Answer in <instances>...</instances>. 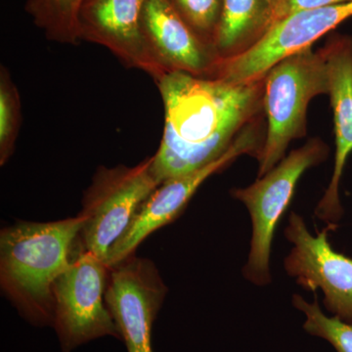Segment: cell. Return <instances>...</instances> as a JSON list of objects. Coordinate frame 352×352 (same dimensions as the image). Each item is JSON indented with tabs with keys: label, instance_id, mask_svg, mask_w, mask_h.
Returning <instances> with one entry per match:
<instances>
[{
	"label": "cell",
	"instance_id": "cell-2",
	"mask_svg": "<svg viewBox=\"0 0 352 352\" xmlns=\"http://www.w3.org/2000/svg\"><path fill=\"white\" fill-rule=\"evenodd\" d=\"M82 219L20 221L0 233V283L20 314L36 326L52 325L53 289L73 259Z\"/></svg>",
	"mask_w": 352,
	"mask_h": 352
},
{
	"label": "cell",
	"instance_id": "cell-16",
	"mask_svg": "<svg viewBox=\"0 0 352 352\" xmlns=\"http://www.w3.org/2000/svg\"><path fill=\"white\" fill-rule=\"evenodd\" d=\"M293 305L307 317L303 329L309 335L327 340L337 352H352V324L324 314L316 300L309 303L295 295Z\"/></svg>",
	"mask_w": 352,
	"mask_h": 352
},
{
	"label": "cell",
	"instance_id": "cell-17",
	"mask_svg": "<svg viewBox=\"0 0 352 352\" xmlns=\"http://www.w3.org/2000/svg\"><path fill=\"white\" fill-rule=\"evenodd\" d=\"M21 126L19 91L6 67L0 69V164L12 156Z\"/></svg>",
	"mask_w": 352,
	"mask_h": 352
},
{
	"label": "cell",
	"instance_id": "cell-14",
	"mask_svg": "<svg viewBox=\"0 0 352 352\" xmlns=\"http://www.w3.org/2000/svg\"><path fill=\"white\" fill-rule=\"evenodd\" d=\"M264 0H222L214 48L220 58L238 54L254 41Z\"/></svg>",
	"mask_w": 352,
	"mask_h": 352
},
{
	"label": "cell",
	"instance_id": "cell-3",
	"mask_svg": "<svg viewBox=\"0 0 352 352\" xmlns=\"http://www.w3.org/2000/svg\"><path fill=\"white\" fill-rule=\"evenodd\" d=\"M329 88L323 48L298 51L266 74L263 105L267 129L258 157V177L284 159L292 141L305 135L308 104L318 95H328Z\"/></svg>",
	"mask_w": 352,
	"mask_h": 352
},
{
	"label": "cell",
	"instance_id": "cell-9",
	"mask_svg": "<svg viewBox=\"0 0 352 352\" xmlns=\"http://www.w3.org/2000/svg\"><path fill=\"white\" fill-rule=\"evenodd\" d=\"M335 227L329 224L312 235L302 217L292 212L285 235L294 247L285 259V268L305 289H320L328 311L352 324V258L331 247L329 231Z\"/></svg>",
	"mask_w": 352,
	"mask_h": 352
},
{
	"label": "cell",
	"instance_id": "cell-7",
	"mask_svg": "<svg viewBox=\"0 0 352 352\" xmlns=\"http://www.w3.org/2000/svg\"><path fill=\"white\" fill-rule=\"evenodd\" d=\"M351 17L352 0L292 14L238 54L220 58L212 78L234 83L261 80L285 58L311 47Z\"/></svg>",
	"mask_w": 352,
	"mask_h": 352
},
{
	"label": "cell",
	"instance_id": "cell-8",
	"mask_svg": "<svg viewBox=\"0 0 352 352\" xmlns=\"http://www.w3.org/2000/svg\"><path fill=\"white\" fill-rule=\"evenodd\" d=\"M263 144L256 120L245 127L230 148L212 163L162 182L139 206L126 232L110 250L106 261L108 267L132 256L150 234L175 219L210 176L223 170L242 155H256L258 157Z\"/></svg>",
	"mask_w": 352,
	"mask_h": 352
},
{
	"label": "cell",
	"instance_id": "cell-19",
	"mask_svg": "<svg viewBox=\"0 0 352 352\" xmlns=\"http://www.w3.org/2000/svg\"><path fill=\"white\" fill-rule=\"evenodd\" d=\"M346 1L349 0H264L263 12L259 18L254 43L271 27L292 14Z\"/></svg>",
	"mask_w": 352,
	"mask_h": 352
},
{
	"label": "cell",
	"instance_id": "cell-6",
	"mask_svg": "<svg viewBox=\"0 0 352 352\" xmlns=\"http://www.w3.org/2000/svg\"><path fill=\"white\" fill-rule=\"evenodd\" d=\"M109 270L105 261L83 249L58 278L52 326L63 352L103 337L120 339L105 302Z\"/></svg>",
	"mask_w": 352,
	"mask_h": 352
},
{
	"label": "cell",
	"instance_id": "cell-10",
	"mask_svg": "<svg viewBox=\"0 0 352 352\" xmlns=\"http://www.w3.org/2000/svg\"><path fill=\"white\" fill-rule=\"evenodd\" d=\"M109 270L105 302L127 352H153L152 330L168 288L153 261L129 256Z\"/></svg>",
	"mask_w": 352,
	"mask_h": 352
},
{
	"label": "cell",
	"instance_id": "cell-1",
	"mask_svg": "<svg viewBox=\"0 0 352 352\" xmlns=\"http://www.w3.org/2000/svg\"><path fill=\"white\" fill-rule=\"evenodd\" d=\"M156 83L164 108L163 138L152 164L160 183L219 159L263 110L264 78L234 83L170 72Z\"/></svg>",
	"mask_w": 352,
	"mask_h": 352
},
{
	"label": "cell",
	"instance_id": "cell-4",
	"mask_svg": "<svg viewBox=\"0 0 352 352\" xmlns=\"http://www.w3.org/2000/svg\"><path fill=\"white\" fill-rule=\"evenodd\" d=\"M328 155L329 147L321 139H311L250 186L231 191V195L242 201L251 214V252L244 274L252 283L258 286L270 283L271 245L278 222L289 207L300 176L325 161Z\"/></svg>",
	"mask_w": 352,
	"mask_h": 352
},
{
	"label": "cell",
	"instance_id": "cell-13",
	"mask_svg": "<svg viewBox=\"0 0 352 352\" xmlns=\"http://www.w3.org/2000/svg\"><path fill=\"white\" fill-rule=\"evenodd\" d=\"M327 61L329 96L335 129L336 154L333 176L315 214L336 224L344 214L340 200V182L352 153V36L336 34L323 47Z\"/></svg>",
	"mask_w": 352,
	"mask_h": 352
},
{
	"label": "cell",
	"instance_id": "cell-12",
	"mask_svg": "<svg viewBox=\"0 0 352 352\" xmlns=\"http://www.w3.org/2000/svg\"><path fill=\"white\" fill-rule=\"evenodd\" d=\"M145 43L164 73L210 78L220 59L178 12L170 0H146L141 14Z\"/></svg>",
	"mask_w": 352,
	"mask_h": 352
},
{
	"label": "cell",
	"instance_id": "cell-11",
	"mask_svg": "<svg viewBox=\"0 0 352 352\" xmlns=\"http://www.w3.org/2000/svg\"><path fill=\"white\" fill-rule=\"evenodd\" d=\"M146 0H85L78 16L80 39L107 48L129 68L157 82L166 75L153 57L141 31Z\"/></svg>",
	"mask_w": 352,
	"mask_h": 352
},
{
	"label": "cell",
	"instance_id": "cell-5",
	"mask_svg": "<svg viewBox=\"0 0 352 352\" xmlns=\"http://www.w3.org/2000/svg\"><path fill=\"white\" fill-rule=\"evenodd\" d=\"M153 156L133 166H100L82 199L83 247L107 261L113 245L126 232L139 206L161 183L152 170Z\"/></svg>",
	"mask_w": 352,
	"mask_h": 352
},
{
	"label": "cell",
	"instance_id": "cell-18",
	"mask_svg": "<svg viewBox=\"0 0 352 352\" xmlns=\"http://www.w3.org/2000/svg\"><path fill=\"white\" fill-rule=\"evenodd\" d=\"M182 17L206 43L214 46L222 0H170Z\"/></svg>",
	"mask_w": 352,
	"mask_h": 352
},
{
	"label": "cell",
	"instance_id": "cell-15",
	"mask_svg": "<svg viewBox=\"0 0 352 352\" xmlns=\"http://www.w3.org/2000/svg\"><path fill=\"white\" fill-rule=\"evenodd\" d=\"M85 0H27L25 9L34 25L55 43L76 45L82 41L78 16Z\"/></svg>",
	"mask_w": 352,
	"mask_h": 352
}]
</instances>
